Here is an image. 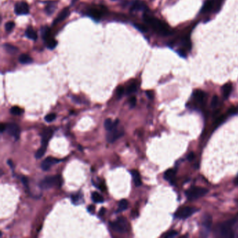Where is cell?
Listing matches in <instances>:
<instances>
[{
    "label": "cell",
    "instance_id": "obj_21",
    "mask_svg": "<svg viewBox=\"0 0 238 238\" xmlns=\"http://www.w3.org/2000/svg\"><path fill=\"white\" fill-rule=\"evenodd\" d=\"M19 62L23 65H28V64H32L33 62V59L28 54H23L19 57Z\"/></svg>",
    "mask_w": 238,
    "mask_h": 238
},
{
    "label": "cell",
    "instance_id": "obj_48",
    "mask_svg": "<svg viewBox=\"0 0 238 238\" xmlns=\"http://www.w3.org/2000/svg\"><path fill=\"white\" fill-rule=\"evenodd\" d=\"M235 184H236L237 185H238V175H237V176L236 179H235Z\"/></svg>",
    "mask_w": 238,
    "mask_h": 238
},
{
    "label": "cell",
    "instance_id": "obj_23",
    "mask_svg": "<svg viewBox=\"0 0 238 238\" xmlns=\"http://www.w3.org/2000/svg\"><path fill=\"white\" fill-rule=\"evenodd\" d=\"M212 223V217H211V216H205V219H204L203 223V225L204 228H205V229H206L207 230H210V228H211Z\"/></svg>",
    "mask_w": 238,
    "mask_h": 238
},
{
    "label": "cell",
    "instance_id": "obj_16",
    "mask_svg": "<svg viewBox=\"0 0 238 238\" xmlns=\"http://www.w3.org/2000/svg\"><path fill=\"white\" fill-rule=\"evenodd\" d=\"M118 123L119 121L117 120H115V122H112L111 119H107V120H105L104 122L105 129L108 131V132H109V131L114 129L115 127H117Z\"/></svg>",
    "mask_w": 238,
    "mask_h": 238
},
{
    "label": "cell",
    "instance_id": "obj_37",
    "mask_svg": "<svg viewBox=\"0 0 238 238\" xmlns=\"http://www.w3.org/2000/svg\"><path fill=\"white\" fill-rule=\"evenodd\" d=\"M124 92V89L123 87H119L117 90V95L119 99H120Z\"/></svg>",
    "mask_w": 238,
    "mask_h": 238
},
{
    "label": "cell",
    "instance_id": "obj_49",
    "mask_svg": "<svg viewBox=\"0 0 238 238\" xmlns=\"http://www.w3.org/2000/svg\"><path fill=\"white\" fill-rule=\"evenodd\" d=\"M76 1V0H74V2H75Z\"/></svg>",
    "mask_w": 238,
    "mask_h": 238
},
{
    "label": "cell",
    "instance_id": "obj_47",
    "mask_svg": "<svg viewBox=\"0 0 238 238\" xmlns=\"http://www.w3.org/2000/svg\"><path fill=\"white\" fill-rule=\"evenodd\" d=\"M8 163L10 165V166L12 168H13V162H12L11 160H8Z\"/></svg>",
    "mask_w": 238,
    "mask_h": 238
},
{
    "label": "cell",
    "instance_id": "obj_28",
    "mask_svg": "<svg viewBox=\"0 0 238 238\" xmlns=\"http://www.w3.org/2000/svg\"><path fill=\"white\" fill-rule=\"evenodd\" d=\"M56 8V6H55V3L54 2H50L49 4H48L46 8H45V12L48 15H52L53 13L54 10Z\"/></svg>",
    "mask_w": 238,
    "mask_h": 238
},
{
    "label": "cell",
    "instance_id": "obj_39",
    "mask_svg": "<svg viewBox=\"0 0 238 238\" xmlns=\"http://www.w3.org/2000/svg\"><path fill=\"white\" fill-rule=\"evenodd\" d=\"M136 98L135 96H132V98L130 99L129 100V103H130V105H131V108H133V107H135L136 104Z\"/></svg>",
    "mask_w": 238,
    "mask_h": 238
},
{
    "label": "cell",
    "instance_id": "obj_43",
    "mask_svg": "<svg viewBox=\"0 0 238 238\" xmlns=\"http://www.w3.org/2000/svg\"><path fill=\"white\" fill-rule=\"evenodd\" d=\"M187 158H188L189 161H192V160H193L194 158H195V155H194V152H191V153L189 154V156H188Z\"/></svg>",
    "mask_w": 238,
    "mask_h": 238
},
{
    "label": "cell",
    "instance_id": "obj_3",
    "mask_svg": "<svg viewBox=\"0 0 238 238\" xmlns=\"http://www.w3.org/2000/svg\"><path fill=\"white\" fill-rule=\"evenodd\" d=\"M112 230L120 233H125L129 230V224L127 219L124 216H120L117 220L110 224Z\"/></svg>",
    "mask_w": 238,
    "mask_h": 238
},
{
    "label": "cell",
    "instance_id": "obj_18",
    "mask_svg": "<svg viewBox=\"0 0 238 238\" xmlns=\"http://www.w3.org/2000/svg\"><path fill=\"white\" fill-rule=\"evenodd\" d=\"M41 34H42V37L43 39L46 42L47 41L49 40V39H52L53 37L51 36V33H50V29L48 27H42L41 29Z\"/></svg>",
    "mask_w": 238,
    "mask_h": 238
},
{
    "label": "cell",
    "instance_id": "obj_15",
    "mask_svg": "<svg viewBox=\"0 0 238 238\" xmlns=\"http://www.w3.org/2000/svg\"><path fill=\"white\" fill-rule=\"evenodd\" d=\"M176 171L174 169H168L164 173V179L173 184L175 179Z\"/></svg>",
    "mask_w": 238,
    "mask_h": 238
},
{
    "label": "cell",
    "instance_id": "obj_44",
    "mask_svg": "<svg viewBox=\"0 0 238 238\" xmlns=\"http://www.w3.org/2000/svg\"><path fill=\"white\" fill-rule=\"evenodd\" d=\"M87 210L90 212L93 213L94 212V210H95V207H94V205H90L87 207Z\"/></svg>",
    "mask_w": 238,
    "mask_h": 238
},
{
    "label": "cell",
    "instance_id": "obj_12",
    "mask_svg": "<svg viewBox=\"0 0 238 238\" xmlns=\"http://www.w3.org/2000/svg\"><path fill=\"white\" fill-rule=\"evenodd\" d=\"M53 135V130L52 129H46L41 134V145L48 146V142Z\"/></svg>",
    "mask_w": 238,
    "mask_h": 238
},
{
    "label": "cell",
    "instance_id": "obj_7",
    "mask_svg": "<svg viewBox=\"0 0 238 238\" xmlns=\"http://www.w3.org/2000/svg\"><path fill=\"white\" fill-rule=\"evenodd\" d=\"M106 8L104 7H103V6H101L99 8L92 7L90 8V10L87 11V13L88 15L91 18H92L93 19L95 20H99L106 13Z\"/></svg>",
    "mask_w": 238,
    "mask_h": 238
},
{
    "label": "cell",
    "instance_id": "obj_8",
    "mask_svg": "<svg viewBox=\"0 0 238 238\" xmlns=\"http://www.w3.org/2000/svg\"><path fill=\"white\" fill-rule=\"evenodd\" d=\"M5 131L9 134V135L14 137L16 140L19 139L20 135V129L17 124L13 123L6 124Z\"/></svg>",
    "mask_w": 238,
    "mask_h": 238
},
{
    "label": "cell",
    "instance_id": "obj_24",
    "mask_svg": "<svg viewBox=\"0 0 238 238\" xmlns=\"http://www.w3.org/2000/svg\"><path fill=\"white\" fill-rule=\"evenodd\" d=\"M213 7V2L210 0H207L204 4L203 7L201 9V13H207V12L210 11Z\"/></svg>",
    "mask_w": 238,
    "mask_h": 238
},
{
    "label": "cell",
    "instance_id": "obj_4",
    "mask_svg": "<svg viewBox=\"0 0 238 238\" xmlns=\"http://www.w3.org/2000/svg\"><path fill=\"white\" fill-rule=\"evenodd\" d=\"M62 184V179L60 175L49 176L43 179L40 184V187L44 189H48L53 187H60Z\"/></svg>",
    "mask_w": 238,
    "mask_h": 238
},
{
    "label": "cell",
    "instance_id": "obj_32",
    "mask_svg": "<svg viewBox=\"0 0 238 238\" xmlns=\"http://www.w3.org/2000/svg\"><path fill=\"white\" fill-rule=\"evenodd\" d=\"M133 26L141 32H147L148 31L147 27L142 25V24H134Z\"/></svg>",
    "mask_w": 238,
    "mask_h": 238
},
{
    "label": "cell",
    "instance_id": "obj_34",
    "mask_svg": "<svg viewBox=\"0 0 238 238\" xmlns=\"http://www.w3.org/2000/svg\"><path fill=\"white\" fill-rule=\"evenodd\" d=\"M55 118H56V114L55 113H50V114H48L46 116H45V120L47 122H53Z\"/></svg>",
    "mask_w": 238,
    "mask_h": 238
},
{
    "label": "cell",
    "instance_id": "obj_35",
    "mask_svg": "<svg viewBox=\"0 0 238 238\" xmlns=\"http://www.w3.org/2000/svg\"><path fill=\"white\" fill-rule=\"evenodd\" d=\"M178 235V231L173 230H170L169 232H168L166 235H164L163 237L166 238H171V237H175L176 235Z\"/></svg>",
    "mask_w": 238,
    "mask_h": 238
},
{
    "label": "cell",
    "instance_id": "obj_11",
    "mask_svg": "<svg viewBox=\"0 0 238 238\" xmlns=\"http://www.w3.org/2000/svg\"><path fill=\"white\" fill-rule=\"evenodd\" d=\"M60 161L61 160L57 159V158H56L48 157L41 163V168L42 170H44V171H47V170H48L50 168V167L53 166V164L59 163Z\"/></svg>",
    "mask_w": 238,
    "mask_h": 238
},
{
    "label": "cell",
    "instance_id": "obj_14",
    "mask_svg": "<svg viewBox=\"0 0 238 238\" xmlns=\"http://www.w3.org/2000/svg\"><path fill=\"white\" fill-rule=\"evenodd\" d=\"M69 8H65L63 10L61 11V13L58 15V16L56 18V19L54 20L53 25H56V24L62 22L64 20H65L66 18L69 16Z\"/></svg>",
    "mask_w": 238,
    "mask_h": 238
},
{
    "label": "cell",
    "instance_id": "obj_26",
    "mask_svg": "<svg viewBox=\"0 0 238 238\" xmlns=\"http://www.w3.org/2000/svg\"><path fill=\"white\" fill-rule=\"evenodd\" d=\"M4 48H5V50L8 52V53H11V54L16 53H17L18 50V48L15 47L14 45H11V44H4Z\"/></svg>",
    "mask_w": 238,
    "mask_h": 238
},
{
    "label": "cell",
    "instance_id": "obj_40",
    "mask_svg": "<svg viewBox=\"0 0 238 238\" xmlns=\"http://www.w3.org/2000/svg\"><path fill=\"white\" fill-rule=\"evenodd\" d=\"M146 94L149 99H152L154 98V93L152 91H146Z\"/></svg>",
    "mask_w": 238,
    "mask_h": 238
},
{
    "label": "cell",
    "instance_id": "obj_20",
    "mask_svg": "<svg viewBox=\"0 0 238 238\" xmlns=\"http://www.w3.org/2000/svg\"><path fill=\"white\" fill-rule=\"evenodd\" d=\"M232 85L230 83H228L224 85V86L222 87V91H223V94H224V96L225 99H228V96H230V94L232 91Z\"/></svg>",
    "mask_w": 238,
    "mask_h": 238
},
{
    "label": "cell",
    "instance_id": "obj_2",
    "mask_svg": "<svg viewBox=\"0 0 238 238\" xmlns=\"http://www.w3.org/2000/svg\"><path fill=\"white\" fill-rule=\"evenodd\" d=\"M237 218H234L221 224L218 227V233H219V235L223 237H233L234 233L232 230V228L237 222Z\"/></svg>",
    "mask_w": 238,
    "mask_h": 238
},
{
    "label": "cell",
    "instance_id": "obj_42",
    "mask_svg": "<svg viewBox=\"0 0 238 238\" xmlns=\"http://www.w3.org/2000/svg\"><path fill=\"white\" fill-rule=\"evenodd\" d=\"M21 179H22V183L23 184V185L25 186V187H27V185H28V180H27V179L25 178V177H23Z\"/></svg>",
    "mask_w": 238,
    "mask_h": 238
},
{
    "label": "cell",
    "instance_id": "obj_33",
    "mask_svg": "<svg viewBox=\"0 0 238 238\" xmlns=\"http://www.w3.org/2000/svg\"><path fill=\"white\" fill-rule=\"evenodd\" d=\"M137 90V85L136 83H132L131 84L129 87H128L127 90V94H132L133 92H136Z\"/></svg>",
    "mask_w": 238,
    "mask_h": 238
},
{
    "label": "cell",
    "instance_id": "obj_9",
    "mask_svg": "<svg viewBox=\"0 0 238 238\" xmlns=\"http://www.w3.org/2000/svg\"><path fill=\"white\" fill-rule=\"evenodd\" d=\"M117 126L115 127L114 129H112V130L109 131L108 134H107V140L109 142H114L116 141L117 139H119L120 137L123 135L124 133L122 130H119L117 129Z\"/></svg>",
    "mask_w": 238,
    "mask_h": 238
},
{
    "label": "cell",
    "instance_id": "obj_17",
    "mask_svg": "<svg viewBox=\"0 0 238 238\" xmlns=\"http://www.w3.org/2000/svg\"><path fill=\"white\" fill-rule=\"evenodd\" d=\"M131 173H132V175L133 177L134 184H135L136 187H140V186L142 184V181H141V178H140L139 173L137 171V170H132Z\"/></svg>",
    "mask_w": 238,
    "mask_h": 238
},
{
    "label": "cell",
    "instance_id": "obj_25",
    "mask_svg": "<svg viewBox=\"0 0 238 238\" xmlns=\"http://www.w3.org/2000/svg\"><path fill=\"white\" fill-rule=\"evenodd\" d=\"M91 199L94 201V202L99 203H103V198L100 195L99 193L97 192H93L92 194H91Z\"/></svg>",
    "mask_w": 238,
    "mask_h": 238
},
{
    "label": "cell",
    "instance_id": "obj_31",
    "mask_svg": "<svg viewBox=\"0 0 238 238\" xmlns=\"http://www.w3.org/2000/svg\"><path fill=\"white\" fill-rule=\"evenodd\" d=\"M11 112L14 115H20L23 112V111L18 106H13L11 108Z\"/></svg>",
    "mask_w": 238,
    "mask_h": 238
},
{
    "label": "cell",
    "instance_id": "obj_22",
    "mask_svg": "<svg viewBox=\"0 0 238 238\" xmlns=\"http://www.w3.org/2000/svg\"><path fill=\"white\" fill-rule=\"evenodd\" d=\"M194 96L195 97V99H196L197 101H198L202 102L203 101L204 99H205V94L202 90H198L194 92Z\"/></svg>",
    "mask_w": 238,
    "mask_h": 238
},
{
    "label": "cell",
    "instance_id": "obj_19",
    "mask_svg": "<svg viewBox=\"0 0 238 238\" xmlns=\"http://www.w3.org/2000/svg\"><path fill=\"white\" fill-rule=\"evenodd\" d=\"M25 35L27 38H29L32 40H36L38 38L37 33L36 32L35 30H34L32 27H28L25 31Z\"/></svg>",
    "mask_w": 238,
    "mask_h": 238
},
{
    "label": "cell",
    "instance_id": "obj_27",
    "mask_svg": "<svg viewBox=\"0 0 238 238\" xmlns=\"http://www.w3.org/2000/svg\"><path fill=\"white\" fill-rule=\"evenodd\" d=\"M46 149H47V146L41 145V147L38 149L37 152H36V153L35 154L36 158H41L45 154V152H46Z\"/></svg>",
    "mask_w": 238,
    "mask_h": 238
},
{
    "label": "cell",
    "instance_id": "obj_36",
    "mask_svg": "<svg viewBox=\"0 0 238 238\" xmlns=\"http://www.w3.org/2000/svg\"><path fill=\"white\" fill-rule=\"evenodd\" d=\"M15 27V23L13 22H8L5 25V29L7 32H11Z\"/></svg>",
    "mask_w": 238,
    "mask_h": 238
},
{
    "label": "cell",
    "instance_id": "obj_13",
    "mask_svg": "<svg viewBox=\"0 0 238 238\" xmlns=\"http://www.w3.org/2000/svg\"><path fill=\"white\" fill-rule=\"evenodd\" d=\"M147 8V7L145 2H143L141 0H134L132 2L131 11H145Z\"/></svg>",
    "mask_w": 238,
    "mask_h": 238
},
{
    "label": "cell",
    "instance_id": "obj_29",
    "mask_svg": "<svg viewBox=\"0 0 238 238\" xmlns=\"http://www.w3.org/2000/svg\"><path fill=\"white\" fill-rule=\"evenodd\" d=\"M128 205H129V203L127 200H122L119 203V208L118 212H122L124 210H127L128 208Z\"/></svg>",
    "mask_w": 238,
    "mask_h": 238
},
{
    "label": "cell",
    "instance_id": "obj_6",
    "mask_svg": "<svg viewBox=\"0 0 238 238\" xmlns=\"http://www.w3.org/2000/svg\"><path fill=\"white\" fill-rule=\"evenodd\" d=\"M198 211V209L193 207H184L182 208H179L175 214V216L176 218L185 219L194 215V213Z\"/></svg>",
    "mask_w": 238,
    "mask_h": 238
},
{
    "label": "cell",
    "instance_id": "obj_30",
    "mask_svg": "<svg viewBox=\"0 0 238 238\" xmlns=\"http://www.w3.org/2000/svg\"><path fill=\"white\" fill-rule=\"evenodd\" d=\"M46 45H47V47L48 48H49V49H54V48H55L57 46V42L56 40H54V39L53 38H52L50 39H49V40L47 41L46 42Z\"/></svg>",
    "mask_w": 238,
    "mask_h": 238
},
{
    "label": "cell",
    "instance_id": "obj_41",
    "mask_svg": "<svg viewBox=\"0 0 238 238\" xmlns=\"http://www.w3.org/2000/svg\"><path fill=\"white\" fill-rule=\"evenodd\" d=\"M71 198H72V200L73 202H74V203H77L78 201L79 200V196L78 195H73V196H71Z\"/></svg>",
    "mask_w": 238,
    "mask_h": 238
},
{
    "label": "cell",
    "instance_id": "obj_5",
    "mask_svg": "<svg viewBox=\"0 0 238 238\" xmlns=\"http://www.w3.org/2000/svg\"><path fill=\"white\" fill-rule=\"evenodd\" d=\"M208 190L205 188L192 187L186 191V196L189 200H196L198 198L203 197L207 194Z\"/></svg>",
    "mask_w": 238,
    "mask_h": 238
},
{
    "label": "cell",
    "instance_id": "obj_45",
    "mask_svg": "<svg viewBox=\"0 0 238 238\" xmlns=\"http://www.w3.org/2000/svg\"><path fill=\"white\" fill-rule=\"evenodd\" d=\"M105 212H106V210H105V208H103H103H101V209L100 210V211H99V215H100V216H102V215H104Z\"/></svg>",
    "mask_w": 238,
    "mask_h": 238
},
{
    "label": "cell",
    "instance_id": "obj_46",
    "mask_svg": "<svg viewBox=\"0 0 238 238\" xmlns=\"http://www.w3.org/2000/svg\"><path fill=\"white\" fill-rule=\"evenodd\" d=\"M6 130V124H1V132L3 133Z\"/></svg>",
    "mask_w": 238,
    "mask_h": 238
},
{
    "label": "cell",
    "instance_id": "obj_1",
    "mask_svg": "<svg viewBox=\"0 0 238 238\" xmlns=\"http://www.w3.org/2000/svg\"><path fill=\"white\" fill-rule=\"evenodd\" d=\"M143 19H144L145 22L149 25H150L152 29L158 34L162 36H168L171 34V30H170L169 26L161 20H158L157 18L147 14L143 15Z\"/></svg>",
    "mask_w": 238,
    "mask_h": 238
},
{
    "label": "cell",
    "instance_id": "obj_10",
    "mask_svg": "<svg viewBox=\"0 0 238 238\" xmlns=\"http://www.w3.org/2000/svg\"><path fill=\"white\" fill-rule=\"evenodd\" d=\"M14 11L16 15H27L29 14V5L27 4L26 2H19L17 3L15 6V8H14Z\"/></svg>",
    "mask_w": 238,
    "mask_h": 238
},
{
    "label": "cell",
    "instance_id": "obj_38",
    "mask_svg": "<svg viewBox=\"0 0 238 238\" xmlns=\"http://www.w3.org/2000/svg\"><path fill=\"white\" fill-rule=\"evenodd\" d=\"M218 101H219V99L217 96H214L212 97V101H211V104L212 107H216L218 104Z\"/></svg>",
    "mask_w": 238,
    "mask_h": 238
}]
</instances>
